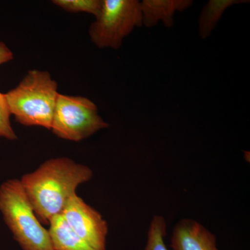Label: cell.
<instances>
[{
  "label": "cell",
  "instance_id": "3",
  "mask_svg": "<svg viewBox=\"0 0 250 250\" xmlns=\"http://www.w3.org/2000/svg\"><path fill=\"white\" fill-rule=\"evenodd\" d=\"M0 211L23 250H54L49 230L36 215L21 181L11 179L1 184Z\"/></svg>",
  "mask_w": 250,
  "mask_h": 250
},
{
  "label": "cell",
  "instance_id": "12",
  "mask_svg": "<svg viewBox=\"0 0 250 250\" xmlns=\"http://www.w3.org/2000/svg\"><path fill=\"white\" fill-rule=\"evenodd\" d=\"M52 3L70 13H87L98 17L103 7V0H53Z\"/></svg>",
  "mask_w": 250,
  "mask_h": 250
},
{
  "label": "cell",
  "instance_id": "7",
  "mask_svg": "<svg viewBox=\"0 0 250 250\" xmlns=\"http://www.w3.org/2000/svg\"><path fill=\"white\" fill-rule=\"evenodd\" d=\"M171 247L173 250H219L214 234L192 219L181 220L174 226Z\"/></svg>",
  "mask_w": 250,
  "mask_h": 250
},
{
  "label": "cell",
  "instance_id": "9",
  "mask_svg": "<svg viewBox=\"0 0 250 250\" xmlns=\"http://www.w3.org/2000/svg\"><path fill=\"white\" fill-rule=\"evenodd\" d=\"M49 224L54 250H97L74 232L62 214L54 217Z\"/></svg>",
  "mask_w": 250,
  "mask_h": 250
},
{
  "label": "cell",
  "instance_id": "5",
  "mask_svg": "<svg viewBox=\"0 0 250 250\" xmlns=\"http://www.w3.org/2000/svg\"><path fill=\"white\" fill-rule=\"evenodd\" d=\"M142 26L139 0H103L101 11L90 24L88 34L98 48L117 49L135 28Z\"/></svg>",
  "mask_w": 250,
  "mask_h": 250
},
{
  "label": "cell",
  "instance_id": "10",
  "mask_svg": "<svg viewBox=\"0 0 250 250\" xmlns=\"http://www.w3.org/2000/svg\"><path fill=\"white\" fill-rule=\"evenodd\" d=\"M248 0H209L202 8L198 21L199 34L202 39L209 37L228 8L247 4Z\"/></svg>",
  "mask_w": 250,
  "mask_h": 250
},
{
  "label": "cell",
  "instance_id": "1",
  "mask_svg": "<svg viewBox=\"0 0 250 250\" xmlns=\"http://www.w3.org/2000/svg\"><path fill=\"white\" fill-rule=\"evenodd\" d=\"M93 175L88 166L70 158L58 157L45 161L20 181L39 220L49 224L54 217L62 214L77 188Z\"/></svg>",
  "mask_w": 250,
  "mask_h": 250
},
{
  "label": "cell",
  "instance_id": "4",
  "mask_svg": "<svg viewBox=\"0 0 250 250\" xmlns=\"http://www.w3.org/2000/svg\"><path fill=\"white\" fill-rule=\"evenodd\" d=\"M108 126L90 99L59 93L50 129L57 137L80 142Z\"/></svg>",
  "mask_w": 250,
  "mask_h": 250
},
{
  "label": "cell",
  "instance_id": "6",
  "mask_svg": "<svg viewBox=\"0 0 250 250\" xmlns=\"http://www.w3.org/2000/svg\"><path fill=\"white\" fill-rule=\"evenodd\" d=\"M62 215L74 232L94 249L106 250L107 223L100 212L85 203L77 193L69 199Z\"/></svg>",
  "mask_w": 250,
  "mask_h": 250
},
{
  "label": "cell",
  "instance_id": "11",
  "mask_svg": "<svg viewBox=\"0 0 250 250\" xmlns=\"http://www.w3.org/2000/svg\"><path fill=\"white\" fill-rule=\"evenodd\" d=\"M166 231L165 218L162 215H154L148 230L147 243L143 250H168L164 241Z\"/></svg>",
  "mask_w": 250,
  "mask_h": 250
},
{
  "label": "cell",
  "instance_id": "8",
  "mask_svg": "<svg viewBox=\"0 0 250 250\" xmlns=\"http://www.w3.org/2000/svg\"><path fill=\"white\" fill-rule=\"evenodd\" d=\"M192 4V0H143L141 1L143 26L150 28L161 22L165 27H172L176 13L185 11Z\"/></svg>",
  "mask_w": 250,
  "mask_h": 250
},
{
  "label": "cell",
  "instance_id": "2",
  "mask_svg": "<svg viewBox=\"0 0 250 250\" xmlns=\"http://www.w3.org/2000/svg\"><path fill=\"white\" fill-rule=\"evenodd\" d=\"M58 83L45 70H31L12 90L4 93L11 116L20 124L50 130Z\"/></svg>",
  "mask_w": 250,
  "mask_h": 250
},
{
  "label": "cell",
  "instance_id": "13",
  "mask_svg": "<svg viewBox=\"0 0 250 250\" xmlns=\"http://www.w3.org/2000/svg\"><path fill=\"white\" fill-rule=\"evenodd\" d=\"M10 113L4 93H0V139L14 141L18 139L10 121Z\"/></svg>",
  "mask_w": 250,
  "mask_h": 250
},
{
  "label": "cell",
  "instance_id": "14",
  "mask_svg": "<svg viewBox=\"0 0 250 250\" xmlns=\"http://www.w3.org/2000/svg\"><path fill=\"white\" fill-rule=\"evenodd\" d=\"M14 58L12 51L3 42H0V65L9 62Z\"/></svg>",
  "mask_w": 250,
  "mask_h": 250
}]
</instances>
